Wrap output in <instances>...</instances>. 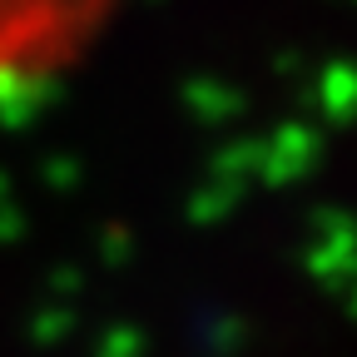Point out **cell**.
<instances>
[{"mask_svg": "<svg viewBox=\"0 0 357 357\" xmlns=\"http://www.w3.org/2000/svg\"><path fill=\"white\" fill-rule=\"evenodd\" d=\"M119 0H0V119L75 79L109 40Z\"/></svg>", "mask_w": 357, "mask_h": 357, "instance_id": "obj_1", "label": "cell"}]
</instances>
